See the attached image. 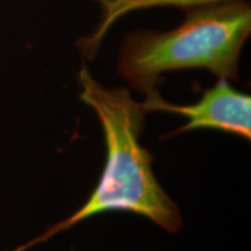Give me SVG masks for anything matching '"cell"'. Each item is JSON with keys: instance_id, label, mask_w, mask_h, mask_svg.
Returning a JSON list of instances; mask_svg holds the SVG:
<instances>
[{"instance_id": "2", "label": "cell", "mask_w": 251, "mask_h": 251, "mask_svg": "<svg viewBox=\"0 0 251 251\" xmlns=\"http://www.w3.org/2000/svg\"><path fill=\"white\" fill-rule=\"evenodd\" d=\"M185 13L183 23L174 29H139L122 41L117 70L131 89L148 97L158 92L159 78L165 72L188 69L237 79L241 51L251 33L249 2L231 0Z\"/></svg>"}, {"instance_id": "1", "label": "cell", "mask_w": 251, "mask_h": 251, "mask_svg": "<svg viewBox=\"0 0 251 251\" xmlns=\"http://www.w3.org/2000/svg\"><path fill=\"white\" fill-rule=\"evenodd\" d=\"M79 99L93 109L101 125L106 161L98 184L86 202L69 218L14 251H25L58 233L107 212L139 214L169 231L178 233L183 219L178 206L157 181L153 155L140 142L146 111L125 87L108 89L92 76L85 64L77 76Z\"/></svg>"}, {"instance_id": "4", "label": "cell", "mask_w": 251, "mask_h": 251, "mask_svg": "<svg viewBox=\"0 0 251 251\" xmlns=\"http://www.w3.org/2000/svg\"><path fill=\"white\" fill-rule=\"evenodd\" d=\"M92 1L97 2L101 9L100 21L90 35L81 37L77 43L81 55L85 56L90 61H92L98 54L103 37L113 25L131 12L140 11V9L168 7V6L181 7L186 11L190 8L220 4L231 0H92Z\"/></svg>"}, {"instance_id": "3", "label": "cell", "mask_w": 251, "mask_h": 251, "mask_svg": "<svg viewBox=\"0 0 251 251\" xmlns=\"http://www.w3.org/2000/svg\"><path fill=\"white\" fill-rule=\"evenodd\" d=\"M141 103L146 113L164 111L186 118V124L169 136L208 128L251 140V97L234 89L227 79L220 78L214 86L203 91L199 101L192 105H172L158 92L150 94Z\"/></svg>"}]
</instances>
